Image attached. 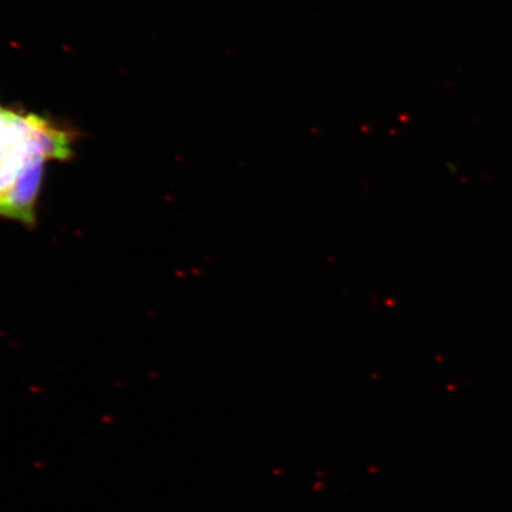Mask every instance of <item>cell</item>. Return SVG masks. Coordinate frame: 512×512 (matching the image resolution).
<instances>
[{"mask_svg": "<svg viewBox=\"0 0 512 512\" xmlns=\"http://www.w3.org/2000/svg\"><path fill=\"white\" fill-rule=\"evenodd\" d=\"M15 177H11L0 172V202H2L6 191H8L10 184L14 181Z\"/></svg>", "mask_w": 512, "mask_h": 512, "instance_id": "3", "label": "cell"}, {"mask_svg": "<svg viewBox=\"0 0 512 512\" xmlns=\"http://www.w3.org/2000/svg\"><path fill=\"white\" fill-rule=\"evenodd\" d=\"M47 162L42 157H35L23 165L0 202V216L34 226L44 164Z\"/></svg>", "mask_w": 512, "mask_h": 512, "instance_id": "2", "label": "cell"}, {"mask_svg": "<svg viewBox=\"0 0 512 512\" xmlns=\"http://www.w3.org/2000/svg\"><path fill=\"white\" fill-rule=\"evenodd\" d=\"M73 138L47 118L0 104V172L15 177L31 158L68 160Z\"/></svg>", "mask_w": 512, "mask_h": 512, "instance_id": "1", "label": "cell"}]
</instances>
